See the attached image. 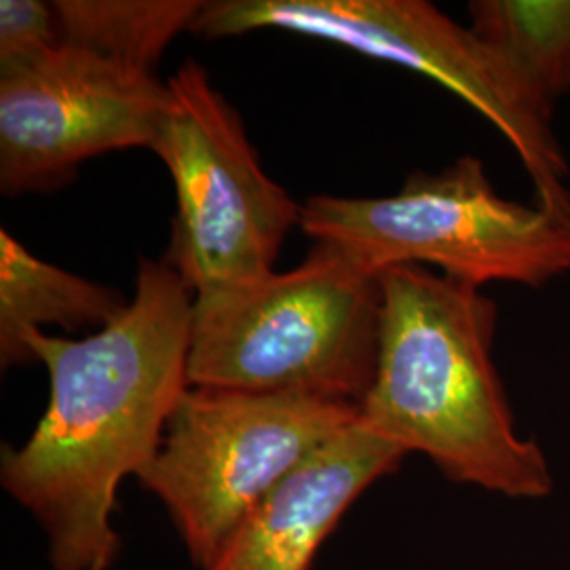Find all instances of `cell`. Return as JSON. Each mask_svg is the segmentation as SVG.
Segmentation results:
<instances>
[{"instance_id":"obj_1","label":"cell","mask_w":570,"mask_h":570,"mask_svg":"<svg viewBox=\"0 0 570 570\" xmlns=\"http://www.w3.org/2000/svg\"><path fill=\"white\" fill-rule=\"evenodd\" d=\"M193 292L144 258L121 315L81 341L28 336L49 372V402L0 484L41 527L53 570H108L119 553L117 492L153 463L188 391Z\"/></svg>"},{"instance_id":"obj_2","label":"cell","mask_w":570,"mask_h":570,"mask_svg":"<svg viewBox=\"0 0 570 570\" xmlns=\"http://www.w3.org/2000/svg\"><path fill=\"white\" fill-rule=\"evenodd\" d=\"M379 357L360 419L463 487L546 499L550 461L522 435L492 362L497 305L482 287L425 266L381 273Z\"/></svg>"},{"instance_id":"obj_3","label":"cell","mask_w":570,"mask_h":570,"mask_svg":"<svg viewBox=\"0 0 570 570\" xmlns=\"http://www.w3.org/2000/svg\"><path fill=\"white\" fill-rule=\"evenodd\" d=\"M381 275L315 242L303 265L195 294L188 385L360 406L379 357Z\"/></svg>"},{"instance_id":"obj_4","label":"cell","mask_w":570,"mask_h":570,"mask_svg":"<svg viewBox=\"0 0 570 570\" xmlns=\"http://www.w3.org/2000/svg\"><path fill=\"white\" fill-rule=\"evenodd\" d=\"M301 228L379 275L391 266L431 265L475 287H537L570 271V212L501 197L475 157L438 174H412L387 197L313 195Z\"/></svg>"},{"instance_id":"obj_5","label":"cell","mask_w":570,"mask_h":570,"mask_svg":"<svg viewBox=\"0 0 570 570\" xmlns=\"http://www.w3.org/2000/svg\"><path fill=\"white\" fill-rule=\"evenodd\" d=\"M282 30L341 45L444 85L513 146L537 202L570 212L569 165L551 127V104L482 41L423 0H214L190 32L207 39Z\"/></svg>"},{"instance_id":"obj_6","label":"cell","mask_w":570,"mask_h":570,"mask_svg":"<svg viewBox=\"0 0 570 570\" xmlns=\"http://www.w3.org/2000/svg\"><path fill=\"white\" fill-rule=\"evenodd\" d=\"M357 416L360 406L324 397L188 387L138 482L207 570L249 511Z\"/></svg>"},{"instance_id":"obj_7","label":"cell","mask_w":570,"mask_h":570,"mask_svg":"<svg viewBox=\"0 0 570 570\" xmlns=\"http://www.w3.org/2000/svg\"><path fill=\"white\" fill-rule=\"evenodd\" d=\"M169 106L150 150L176 186L164 263L195 294L252 284L275 273L303 205L258 161L237 110L197 61L167 81Z\"/></svg>"},{"instance_id":"obj_8","label":"cell","mask_w":570,"mask_h":570,"mask_svg":"<svg viewBox=\"0 0 570 570\" xmlns=\"http://www.w3.org/2000/svg\"><path fill=\"white\" fill-rule=\"evenodd\" d=\"M169 106L167 81L63 45L0 75V190L51 193L85 161L153 148Z\"/></svg>"},{"instance_id":"obj_9","label":"cell","mask_w":570,"mask_h":570,"mask_svg":"<svg viewBox=\"0 0 570 570\" xmlns=\"http://www.w3.org/2000/svg\"><path fill=\"white\" fill-rule=\"evenodd\" d=\"M406 456L357 416L249 511L207 570H311L346 511Z\"/></svg>"},{"instance_id":"obj_10","label":"cell","mask_w":570,"mask_h":570,"mask_svg":"<svg viewBox=\"0 0 570 570\" xmlns=\"http://www.w3.org/2000/svg\"><path fill=\"white\" fill-rule=\"evenodd\" d=\"M129 301L121 292L45 263L7 228L0 230V364H37L28 336L42 326L68 332L108 326Z\"/></svg>"},{"instance_id":"obj_11","label":"cell","mask_w":570,"mask_h":570,"mask_svg":"<svg viewBox=\"0 0 570 570\" xmlns=\"http://www.w3.org/2000/svg\"><path fill=\"white\" fill-rule=\"evenodd\" d=\"M204 4L199 0H58L53 9L63 45L153 72L171 41L193 28Z\"/></svg>"},{"instance_id":"obj_12","label":"cell","mask_w":570,"mask_h":570,"mask_svg":"<svg viewBox=\"0 0 570 570\" xmlns=\"http://www.w3.org/2000/svg\"><path fill=\"white\" fill-rule=\"evenodd\" d=\"M473 32L551 104L570 89V0H473Z\"/></svg>"},{"instance_id":"obj_13","label":"cell","mask_w":570,"mask_h":570,"mask_svg":"<svg viewBox=\"0 0 570 570\" xmlns=\"http://www.w3.org/2000/svg\"><path fill=\"white\" fill-rule=\"evenodd\" d=\"M61 45L53 2H0V75L26 68Z\"/></svg>"}]
</instances>
